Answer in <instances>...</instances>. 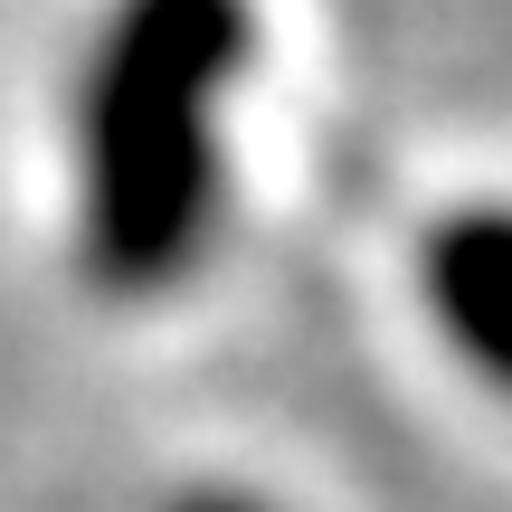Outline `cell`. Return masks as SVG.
Instances as JSON below:
<instances>
[{"label": "cell", "mask_w": 512, "mask_h": 512, "mask_svg": "<svg viewBox=\"0 0 512 512\" xmlns=\"http://www.w3.org/2000/svg\"><path fill=\"white\" fill-rule=\"evenodd\" d=\"M256 76V0H95L57 95V190L67 266L105 304H162L219 256Z\"/></svg>", "instance_id": "cell-1"}, {"label": "cell", "mask_w": 512, "mask_h": 512, "mask_svg": "<svg viewBox=\"0 0 512 512\" xmlns=\"http://www.w3.org/2000/svg\"><path fill=\"white\" fill-rule=\"evenodd\" d=\"M408 313H418V342L465 389L512 408V190H465L418 219Z\"/></svg>", "instance_id": "cell-2"}]
</instances>
